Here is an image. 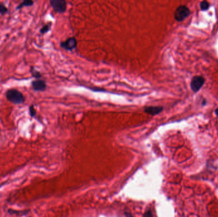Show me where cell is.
Segmentation results:
<instances>
[{
	"instance_id": "6da1fadb",
	"label": "cell",
	"mask_w": 218,
	"mask_h": 217,
	"mask_svg": "<svg viewBox=\"0 0 218 217\" xmlns=\"http://www.w3.org/2000/svg\"><path fill=\"white\" fill-rule=\"evenodd\" d=\"M5 97L9 102L14 105H21L26 101L24 94L16 89H8L5 92Z\"/></svg>"
},
{
	"instance_id": "7a4b0ae2",
	"label": "cell",
	"mask_w": 218,
	"mask_h": 217,
	"mask_svg": "<svg viewBox=\"0 0 218 217\" xmlns=\"http://www.w3.org/2000/svg\"><path fill=\"white\" fill-rule=\"evenodd\" d=\"M189 8L185 5H180L176 8L174 12V18L177 22L183 21L190 15Z\"/></svg>"
},
{
	"instance_id": "3957f363",
	"label": "cell",
	"mask_w": 218,
	"mask_h": 217,
	"mask_svg": "<svg viewBox=\"0 0 218 217\" xmlns=\"http://www.w3.org/2000/svg\"><path fill=\"white\" fill-rule=\"evenodd\" d=\"M205 83V78L202 76H194L191 79L190 87L194 93L198 92Z\"/></svg>"
},
{
	"instance_id": "277c9868",
	"label": "cell",
	"mask_w": 218,
	"mask_h": 217,
	"mask_svg": "<svg viewBox=\"0 0 218 217\" xmlns=\"http://www.w3.org/2000/svg\"><path fill=\"white\" fill-rule=\"evenodd\" d=\"M50 4L53 10L57 13H64L66 10L67 4L65 0H51Z\"/></svg>"
},
{
	"instance_id": "5b68a950",
	"label": "cell",
	"mask_w": 218,
	"mask_h": 217,
	"mask_svg": "<svg viewBox=\"0 0 218 217\" xmlns=\"http://www.w3.org/2000/svg\"><path fill=\"white\" fill-rule=\"evenodd\" d=\"M31 87L36 92H43L47 89V84L44 80L35 79L31 82Z\"/></svg>"
},
{
	"instance_id": "8992f818",
	"label": "cell",
	"mask_w": 218,
	"mask_h": 217,
	"mask_svg": "<svg viewBox=\"0 0 218 217\" xmlns=\"http://www.w3.org/2000/svg\"><path fill=\"white\" fill-rule=\"evenodd\" d=\"M77 45V42L75 38L70 37L66 40V41L60 43V47L66 51H72Z\"/></svg>"
},
{
	"instance_id": "52a82bcc",
	"label": "cell",
	"mask_w": 218,
	"mask_h": 217,
	"mask_svg": "<svg viewBox=\"0 0 218 217\" xmlns=\"http://www.w3.org/2000/svg\"><path fill=\"white\" fill-rule=\"evenodd\" d=\"M144 112L151 115H158L163 110L162 106H146L144 108Z\"/></svg>"
},
{
	"instance_id": "ba28073f",
	"label": "cell",
	"mask_w": 218,
	"mask_h": 217,
	"mask_svg": "<svg viewBox=\"0 0 218 217\" xmlns=\"http://www.w3.org/2000/svg\"><path fill=\"white\" fill-rule=\"evenodd\" d=\"M33 4L34 1H32V0H24V1L21 3L19 5H17L16 9L17 10H21V9L24 7H29L33 6Z\"/></svg>"
},
{
	"instance_id": "9c48e42d",
	"label": "cell",
	"mask_w": 218,
	"mask_h": 217,
	"mask_svg": "<svg viewBox=\"0 0 218 217\" xmlns=\"http://www.w3.org/2000/svg\"><path fill=\"white\" fill-rule=\"evenodd\" d=\"M30 73L31 74V76L35 78V79H40L42 78V74L40 73V72L38 70L35 69V67L33 66H31L30 67Z\"/></svg>"
},
{
	"instance_id": "30bf717a",
	"label": "cell",
	"mask_w": 218,
	"mask_h": 217,
	"mask_svg": "<svg viewBox=\"0 0 218 217\" xmlns=\"http://www.w3.org/2000/svg\"><path fill=\"white\" fill-rule=\"evenodd\" d=\"M51 22H49V23L45 24L42 28L40 29V33L42 34H44L45 33H48L51 28Z\"/></svg>"
},
{
	"instance_id": "8fae6325",
	"label": "cell",
	"mask_w": 218,
	"mask_h": 217,
	"mask_svg": "<svg viewBox=\"0 0 218 217\" xmlns=\"http://www.w3.org/2000/svg\"><path fill=\"white\" fill-rule=\"evenodd\" d=\"M9 12L8 8L3 3H0V14L4 15Z\"/></svg>"
},
{
	"instance_id": "7c38bea8",
	"label": "cell",
	"mask_w": 218,
	"mask_h": 217,
	"mask_svg": "<svg viewBox=\"0 0 218 217\" xmlns=\"http://www.w3.org/2000/svg\"><path fill=\"white\" fill-rule=\"evenodd\" d=\"M210 7V3L207 1H203L200 3V7L202 11H205Z\"/></svg>"
},
{
	"instance_id": "4fadbf2b",
	"label": "cell",
	"mask_w": 218,
	"mask_h": 217,
	"mask_svg": "<svg viewBox=\"0 0 218 217\" xmlns=\"http://www.w3.org/2000/svg\"><path fill=\"white\" fill-rule=\"evenodd\" d=\"M29 114L31 117H32V118H35V117H36V111L33 105H31L29 106Z\"/></svg>"
},
{
	"instance_id": "5bb4252c",
	"label": "cell",
	"mask_w": 218,
	"mask_h": 217,
	"mask_svg": "<svg viewBox=\"0 0 218 217\" xmlns=\"http://www.w3.org/2000/svg\"><path fill=\"white\" fill-rule=\"evenodd\" d=\"M144 217H152V215L151 211H150V210L147 211L146 212V213H145V215H144Z\"/></svg>"
},
{
	"instance_id": "9a60e30c",
	"label": "cell",
	"mask_w": 218,
	"mask_h": 217,
	"mask_svg": "<svg viewBox=\"0 0 218 217\" xmlns=\"http://www.w3.org/2000/svg\"><path fill=\"white\" fill-rule=\"evenodd\" d=\"M215 114H216V115L218 117V108H217V109L215 110Z\"/></svg>"
}]
</instances>
